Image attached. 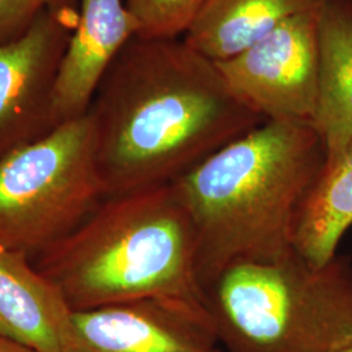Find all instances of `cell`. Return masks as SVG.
Here are the masks:
<instances>
[{
  "label": "cell",
  "mask_w": 352,
  "mask_h": 352,
  "mask_svg": "<svg viewBox=\"0 0 352 352\" xmlns=\"http://www.w3.org/2000/svg\"><path fill=\"white\" fill-rule=\"evenodd\" d=\"M138 30L123 0H78V20L55 84L54 126L88 113L102 77Z\"/></svg>",
  "instance_id": "obj_9"
},
{
  "label": "cell",
  "mask_w": 352,
  "mask_h": 352,
  "mask_svg": "<svg viewBox=\"0 0 352 352\" xmlns=\"http://www.w3.org/2000/svg\"><path fill=\"white\" fill-rule=\"evenodd\" d=\"M320 81L312 126L327 157L352 139V1L327 0L320 26Z\"/></svg>",
  "instance_id": "obj_12"
},
{
  "label": "cell",
  "mask_w": 352,
  "mask_h": 352,
  "mask_svg": "<svg viewBox=\"0 0 352 352\" xmlns=\"http://www.w3.org/2000/svg\"><path fill=\"white\" fill-rule=\"evenodd\" d=\"M0 352H37L16 340L0 336Z\"/></svg>",
  "instance_id": "obj_16"
},
{
  "label": "cell",
  "mask_w": 352,
  "mask_h": 352,
  "mask_svg": "<svg viewBox=\"0 0 352 352\" xmlns=\"http://www.w3.org/2000/svg\"><path fill=\"white\" fill-rule=\"evenodd\" d=\"M78 0H0V43L23 34L39 14Z\"/></svg>",
  "instance_id": "obj_15"
},
{
  "label": "cell",
  "mask_w": 352,
  "mask_h": 352,
  "mask_svg": "<svg viewBox=\"0 0 352 352\" xmlns=\"http://www.w3.org/2000/svg\"><path fill=\"white\" fill-rule=\"evenodd\" d=\"M342 352H352V346H350V347H347L346 350H343Z\"/></svg>",
  "instance_id": "obj_17"
},
{
  "label": "cell",
  "mask_w": 352,
  "mask_h": 352,
  "mask_svg": "<svg viewBox=\"0 0 352 352\" xmlns=\"http://www.w3.org/2000/svg\"><path fill=\"white\" fill-rule=\"evenodd\" d=\"M225 352H342L352 346V264L316 265L294 251L230 266L204 289Z\"/></svg>",
  "instance_id": "obj_4"
},
{
  "label": "cell",
  "mask_w": 352,
  "mask_h": 352,
  "mask_svg": "<svg viewBox=\"0 0 352 352\" xmlns=\"http://www.w3.org/2000/svg\"><path fill=\"white\" fill-rule=\"evenodd\" d=\"M325 162L311 123L265 120L173 183L196 231L202 291L232 265L294 251L298 215Z\"/></svg>",
  "instance_id": "obj_2"
},
{
  "label": "cell",
  "mask_w": 352,
  "mask_h": 352,
  "mask_svg": "<svg viewBox=\"0 0 352 352\" xmlns=\"http://www.w3.org/2000/svg\"><path fill=\"white\" fill-rule=\"evenodd\" d=\"M202 307L149 299L72 311L63 352H221Z\"/></svg>",
  "instance_id": "obj_8"
},
{
  "label": "cell",
  "mask_w": 352,
  "mask_h": 352,
  "mask_svg": "<svg viewBox=\"0 0 352 352\" xmlns=\"http://www.w3.org/2000/svg\"><path fill=\"white\" fill-rule=\"evenodd\" d=\"M352 226V139L327 162L298 215L294 250L316 265L337 256L340 239Z\"/></svg>",
  "instance_id": "obj_13"
},
{
  "label": "cell",
  "mask_w": 352,
  "mask_h": 352,
  "mask_svg": "<svg viewBox=\"0 0 352 352\" xmlns=\"http://www.w3.org/2000/svg\"><path fill=\"white\" fill-rule=\"evenodd\" d=\"M72 309L21 252L0 247V336L37 352H63Z\"/></svg>",
  "instance_id": "obj_10"
},
{
  "label": "cell",
  "mask_w": 352,
  "mask_h": 352,
  "mask_svg": "<svg viewBox=\"0 0 352 352\" xmlns=\"http://www.w3.org/2000/svg\"><path fill=\"white\" fill-rule=\"evenodd\" d=\"M327 0H206L183 41L214 63L247 50L291 17Z\"/></svg>",
  "instance_id": "obj_11"
},
{
  "label": "cell",
  "mask_w": 352,
  "mask_h": 352,
  "mask_svg": "<svg viewBox=\"0 0 352 352\" xmlns=\"http://www.w3.org/2000/svg\"><path fill=\"white\" fill-rule=\"evenodd\" d=\"M324 6L291 17L239 55L217 63L230 88L265 120L312 124Z\"/></svg>",
  "instance_id": "obj_6"
},
{
  "label": "cell",
  "mask_w": 352,
  "mask_h": 352,
  "mask_svg": "<svg viewBox=\"0 0 352 352\" xmlns=\"http://www.w3.org/2000/svg\"><path fill=\"white\" fill-rule=\"evenodd\" d=\"M77 20L78 3L50 8L0 43V158L55 128V84Z\"/></svg>",
  "instance_id": "obj_7"
},
{
  "label": "cell",
  "mask_w": 352,
  "mask_h": 352,
  "mask_svg": "<svg viewBox=\"0 0 352 352\" xmlns=\"http://www.w3.org/2000/svg\"><path fill=\"white\" fill-rule=\"evenodd\" d=\"M139 26L136 37L179 39L205 6L206 0H123Z\"/></svg>",
  "instance_id": "obj_14"
},
{
  "label": "cell",
  "mask_w": 352,
  "mask_h": 352,
  "mask_svg": "<svg viewBox=\"0 0 352 352\" xmlns=\"http://www.w3.org/2000/svg\"><path fill=\"white\" fill-rule=\"evenodd\" d=\"M88 115L104 197L173 184L265 122L183 38H132Z\"/></svg>",
  "instance_id": "obj_1"
},
{
  "label": "cell",
  "mask_w": 352,
  "mask_h": 352,
  "mask_svg": "<svg viewBox=\"0 0 352 352\" xmlns=\"http://www.w3.org/2000/svg\"><path fill=\"white\" fill-rule=\"evenodd\" d=\"M351 1H352V0H351Z\"/></svg>",
  "instance_id": "obj_18"
},
{
  "label": "cell",
  "mask_w": 352,
  "mask_h": 352,
  "mask_svg": "<svg viewBox=\"0 0 352 352\" xmlns=\"http://www.w3.org/2000/svg\"><path fill=\"white\" fill-rule=\"evenodd\" d=\"M33 263L72 311L149 299L205 308L196 231L174 184L104 197Z\"/></svg>",
  "instance_id": "obj_3"
},
{
  "label": "cell",
  "mask_w": 352,
  "mask_h": 352,
  "mask_svg": "<svg viewBox=\"0 0 352 352\" xmlns=\"http://www.w3.org/2000/svg\"><path fill=\"white\" fill-rule=\"evenodd\" d=\"M104 199L88 113L0 158V247L32 260Z\"/></svg>",
  "instance_id": "obj_5"
}]
</instances>
